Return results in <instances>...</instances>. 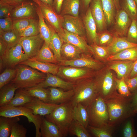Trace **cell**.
I'll return each instance as SVG.
<instances>
[{
	"label": "cell",
	"mask_w": 137,
	"mask_h": 137,
	"mask_svg": "<svg viewBox=\"0 0 137 137\" xmlns=\"http://www.w3.org/2000/svg\"><path fill=\"white\" fill-rule=\"evenodd\" d=\"M112 73L102 76H96L95 79L98 93L104 99L117 93L116 84Z\"/></svg>",
	"instance_id": "30bf717a"
},
{
	"label": "cell",
	"mask_w": 137,
	"mask_h": 137,
	"mask_svg": "<svg viewBox=\"0 0 137 137\" xmlns=\"http://www.w3.org/2000/svg\"><path fill=\"white\" fill-rule=\"evenodd\" d=\"M50 49L49 46L44 42L38 53L32 58L41 62L58 64L59 62Z\"/></svg>",
	"instance_id": "f1b7e54d"
},
{
	"label": "cell",
	"mask_w": 137,
	"mask_h": 137,
	"mask_svg": "<svg viewBox=\"0 0 137 137\" xmlns=\"http://www.w3.org/2000/svg\"><path fill=\"white\" fill-rule=\"evenodd\" d=\"M73 115L74 120L82 125L86 129L89 125V116L87 106L78 104L74 106Z\"/></svg>",
	"instance_id": "f546056e"
},
{
	"label": "cell",
	"mask_w": 137,
	"mask_h": 137,
	"mask_svg": "<svg viewBox=\"0 0 137 137\" xmlns=\"http://www.w3.org/2000/svg\"><path fill=\"white\" fill-rule=\"evenodd\" d=\"M89 125L97 127H108L109 114L104 100L99 95L87 106Z\"/></svg>",
	"instance_id": "5b68a950"
},
{
	"label": "cell",
	"mask_w": 137,
	"mask_h": 137,
	"mask_svg": "<svg viewBox=\"0 0 137 137\" xmlns=\"http://www.w3.org/2000/svg\"><path fill=\"white\" fill-rule=\"evenodd\" d=\"M25 0V1H26V0Z\"/></svg>",
	"instance_id": "003e7915"
},
{
	"label": "cell",
	"mask_w": 137,
	"mask_h": 137,
	"mask_svg": "<svg viewBox=\"0 0 137 137\" xmlns=\"http://www.w3.org/2000/svg\"><path fill=\"white\" fill-rule=\"evenodd\" d=\"M47 5L53 6L54 0H39Z\"/></svg>",
	"instance_id": "94428289"
},
{
	"label": "cell",
	"mask_w": 137,
	"mask_h": 137,
	"mask_svg": "<svg viewBox=\"0 0 137 137\" xmlns=\"http://www.w3.org/2000/svg\"><path fill=\"white\" fill-rule=\"evenodd\" d=\"M21 37L20 34L13 29L5 31H0V38L6 44L7 48L19 42Z\"/></svg>",
	"instance_id": "d590c367"
},
{
	"label": "cell",
	"mask_w": 137,
	"mask_h": 137,
	"mask_svg": "<svg viewBox=\"0 0 137 137\" xmlns=\"http://www.w3.org/2000/svg\"><path fill=\"white\" fill-rule=\"evenodd\" d=\"M58 33L64 42L71 43L78 47L85 54L90 56L93 54L91 47L87 44L84 37L69 32L64 29Z\"/></svg>",
	"instance_id": "5bb4252c"
},
{
	"label": "cell",
	"mask_w": 137,
	"mask_h": 137,
	"mask_svg": "<svg viewBox=\"0 0 137 137\" xmlns=\"http://www.w3.org/2000/svg\"><path fill=\"white\" fill-rule=\"evenodd\" d=\"M73 107L70 100L60 104L51 113L45 115L47 120L57 127L64 137L67 136L69 128L74 120Z\"/></svg>",
	"instance_id": "7a4b0ae2"
},
{
	"label": "cell",
	"mask_w": 137,
	"mask_h": 137,
	"mask_svg": "<svg viewBox=\"0 0 137 137\" xmlns=\"http://www.w3.org/2000/svg\"><path fill=\"white\" fill-rule=\"evenodd\" d=\"M68 133L78 137H90L91 135L84 126L78 121L74 120L68 129Z\"/></svg>",
	"instance_id": "74e56055"
},
{
	"label": "cell",
	"mask_w": 137,
	"mask_h": 137,
	"mask_svg": "<svg viewBox=\"0 0 137 137\" xmlns=\"http://www.w3.org/2000/svg\"><path fill=\"white\" fill-rule=\"evenodd\" d=\"M119 0H115L116 11L121 8L119 4Z\"/></svg>",
	"instance_id": "be15d7a7"
},
{
	"label": "cell",
	"mask_w": 137,
	"mask_h": 137,
	"mask_svg": "<svg viewBox=\"0 0 137 137\" xmlns=\"http://www.w3.org/2000/svg\"><path fill=\"white\" fill-rule=\"evenodd\" d=\"M15 77L11 81L18 89L36 86L43 82L46 73L24 64H19L17 67Z\"/></svg>",
	"instance_id": "3957f363"
},
{
	"label": "cell",
	"mask_w": 137,
	"mask_h": 137,
	"mask_svg": "<svg viewBox=\"0 0 137 137\" xmlns=\"http://www.w3.org/2000/svg\"><path fill=\"white\" fill-rule=\"evenodd\" d=\"M19 89V91L27 95L38 98L45 102H48V93L47 89L35 86Z\"/></svg>",
	"instance_id": "4dcf8cb0"
},
{
	"label": "cell",
	"mask_w": 137,
	"mask_h": 137,
	"mask_svg": "<svg viewBox=\"0 0 137 137\" xmlns=\"http://www.w3.org/2000/svg\"><path fill=\"white\" fill-rule=\"evenodd\" d=\"M80 4V0H65L61 10L65 15L79 17Z\"/></svg>",
	"instance_id": "8d00e7d4"
},
{
	"label": "cell",
	"mask_w": 137,
	"mask_h": 137,
	"mask_svg": "<svg viewBox=\"0 0 137 137\" xmlns=\"http://www.w3.org/2000/svg\"><path fill=\"white\" fill-rule=\"evenodd\" d=\"M74 94L70 100L74 106L78 104L87 106L99 94L96 83L93 77L74 84Z\"/></svg>",
	"instance_id": "277c9868"
},
{
	"label": "cell",
	"mask_w": 137,
	"mask_h": 137,
	"mask_svg": "<svg viewBox=\"0 0 137 137\" xmlns=\"http://www.w3.org/2000/svg\"><path fill=\"white\" fill-rule=\"evenodd\" d=\"M114 79L116 83V89L119 93L125 97H130L132 94L130 91L125 82V79H118L114 77Z\"/></svg>",
	"instance_id": "f6af8a7d"
},
{
	"label": "cell",
	"mask_w": 137,
	"mask_h": 137,
	"mask_svg": "<svg viewBox=\"0 0 137 137\" xmlns=\"http://www.w3.org/2000/svg\"><path fill=\"white\" fill-rule=\"evenodd\" d=\"M110 61L109 68L116 72L118 78H124L125 79L129 78L134 61L126 60Z\"/></svg>",
	"instance_id": "ffe728a7"
},
{
	"label": "cell",
	"mask_w": 137,
	"mask_h": 137,
	"mask_svg": "<svg viewBox=\"0 0 137 137\" xmlns=\"http://www.w3.org/2000/svg\"><path fill=\"white\" fill-rule=\"evenodd\" d=\"M136 20H132L131 24L128 29L127 39L129 41L137 44V26Z\"/></svg>",
	"instance_id": "c3c4849f"
},
{
	"label": "cell",
	"mask_w": 137,
	"mask_h": 137,
	"mask_svg": "<svg viewBox=\"0 0 137 137\" xmlns=\"http://www.w3.org/2000/svg\"><path fill=\"white\" fill-rule=\"evenodd\" d=\"M40 7L43 16L46 22L49 24L57 33L63 28L62 24L63 16L58 14L53 6L46 4L39 0H31Z\"/></svg>",
	"instance_id": "ba28073f"
},
{
	"label": "cell",
	"mask_w": 137,
	"mask_h": 137,
	"mask_svg": "<svg viewBox=\"0 0 137 137\" xmlns=\"http://www.w3.org/2000/svg\"><path fill=\"white\" fill-rule=\"evenodd\" d=\"M0 58L2 60L3 66L10 68H13L17 64L28 59L19 43L7 48Z\"/></svg>",
	"instance_id": "9c48e42d"
},
{
	"label": "cell",
	"mask_w": 137,
	"mask_h": 137,
	"mask_svg": "<svg viewBox=\"0 0 137 137\" xmlns=\"http://www.w3.org/2000/svg\"><path fill=\"white\" fill-rule=\"evenodd\" d=\"M14 7L0 3V18L9 16Z\"/></svg>",
	"instance_id": "816d5d0a"
},
{
	"label": "cell",
	"mask_w": 137,
	"mask_h": 137,
	"mask_svg": "<svg viewBox=\"0 0 137 137\" xmlns=\"http://www.w3.org/2000/svg\"><path fill=\"white\" fill-rule=\"evenodd\" d=\"M58 64L61 66L87 68L93 70L99 69L101 65L98 61L92 58L91 56L84 53L78 58L71 60H63Z\"/></svg>",
	"instance_id": "7c38bea8"
},
{
	"label": "cell",
	"mask_w": 137,
	"mask_h": 137,
	"mask_svg": "<svg viewBox=\"0 0 137 137\" xmlns=\"http://www.w3.org/2000/svg\"><path fill=\"white\" fill-rule=\"evenodd\" d=\"M7 49V46L2 40L0 38V56L2 57L5 53Z\"/></svg>",
	"instance_id": "680465c9"
},
{
	"label": "cell",
	"mask_w": 137,
	"mask_h": 137,
	"mask_svg": "<svg viewBox=\"0 0 137 137\" xmlns=\"http://www.w3.org/2000/svg\"><path fill=\"white\" fill-rule=\"evenodd\" d=\"M35 3L36 5V14L39 18L38 22L40 34L44 42L49 46L51 36L50 28L45 21V19L40 7L37 4Z\"/></svg>",
	"instance_id": "83f0119b"
},
{
	"label": "cell",
	"mask_w": 137,
	"mask_h": 137,
	"mask_svg": "<svg viewBox=\"0 0 137 137\" xmlns=\"http://www.w3.org/2000/svg\"><path fill=\"white\" fill-rule=\"evenodd\" d=\"M40 34L38 21L31 19L28 27L20 35L21 37H27L37 35Z\"/></svg>",
	"instance_id": "7bdbcfd3"
},
{
	"label": "cell",
	"mask_w": 137,
	"mask_h": 137,
	"mask_svg": "<svg viewBox=\"0 0 137 137\" xmlns=\"http://www.w3.org/2000/svg\"><path fill=\"white\" fill-rule=\"evenodd\" d=\"M84 53L83 50L78 47L71 43H63L61 53L63 60H71L79 58Z\"/></svg>",
	"instance_id": "4316f807"
},
{
	"label": "cell",
	"mask_w": 137,
	"mask_h": 137,
	"mask_svg": "<svg viewBox=\"0 0 137 137\" xmlns=\"http://www.w3.org/2000/svg\"><path fill=\"white\" fill-rule=\"evenodd\" d=\"M121 7L132 20H137V5L134 0H123Z\"/></svg>",
	"instance_id": "ab89813d"
},
{
	"label": "cell",
	"mask_w": 137,
	"mask_h": 137,
	"mask_svg": "<svg viewBox=\"0 0 137 137\" xmlns=\"http://www.w3.org/2000/svg\"><path fill=\"white\" fill-rule=\"evenodd\" d=\"M136 25H137V20H136Z\"/></svg>",
	"instance_id": "03108f58"
},
{
	"label": "cell",
	"mask_w": 137,
	"mask_h": 137,
	"mask_svg": "<svg viewBox=\"0 0 137 137\" xmlns=\"http://www.w3.org/2000/svg\"><path fill=\"white\" fill-rule=\"evenodd\" d=\"M32 19H22L12 20V29L20 35L29 25Z\"/></svg>",
	"instance_id": "bcb514c9"
},
{
	"label": "cell",
	"mask_w": 137,
	"mask_h": 137,
	"mask_svg": "<svg viewBox=\"0 0 137 137\" xmlns=\"http://www.w3.org/2000/svg\"><path fill=\"white\" fill-rule=\"evenodd\" d=\"M59 104L46 103L38 98L34 97L30 102L23 106L30 109L35 115L42 116L51 113Z\"/></svg>",
	"instance_id": "2e32d148"
},
{
	"label": "cell",
	"mask_w": 137,
	"mask_h": 137,
	"mask_svg": "<svg viewBox=\"0 0 137 137\" xmlns=\"http://www.w3.org/2000/svg\"><path fill=\"white\" fill-rule=\"evenodd\" d=\"M27 129L18 122L13 126L10 137H26Z\"/></svg>",
	"instance_id": "681fc988"
},
{
	"label": "cell",
	"mask_w": 137,
	"mask_h": 137,
	"mask_svg": "<svg viewBox=\"0 0 137 137\" xmlns=\"http://www.w3.org/2000/svg\"><path fill=\"white\" fill-rule=\"evenodd\" d=\"M63 28L68 31L84 37L85 31L84 25L79 17L68 15L63 16Z\"/></svg>",
	"instance_id": "ac0fdd59"
},
{
	"label": "cell",
	"mask_w": 137,
	"mask_h": 137,
	"mask_svg": "<svg viewBox=\"0 0 137 137\" xmlns=\"http://www.w3.org/2000/svg\"><path fill=\"white\" fill-rule=\"evenodd\" d=\"M130 91L134 92L137 89V75L131 78H128L125 79Z\"/></svg>",
	"instance_id": "f5cc1de1"
},
{
	"label": "cell",
	"mask_w": 137,
	"mask_h": 137,
	"mask_svg": "<svg viewBox=\"0 0 137 137\" xmlns=\"http://www.w3.org/2000/svg\"><path fill=\"white\" fill-rule=\"evenodd\" d=\"M44 41L40 34L35 36L21 37L19 43L28 58L35 56L42 47Z\"/></svg>",
	"instance_id": "8fae6325"
},
{
	"label": "cell",
	"mask_w": 137,
	"mask_h": 137,
	"mask_svg": "<svg viewBox=\"0 0 137 137\" xmlns=\"http://www.w3.org/2000/svg\"><path fill=\"white\" fill-rule=\"evenodd\" d=\"M65 0H54L53 7L56 12L59 14L61 11L63 3Z\"/></svg>",
	"instance_id": "6f0895ef"
},
{
	"label": "cell",
	"mask_w": 137,
	"mask_h": 137,
	"mask_svg": "<svg viewBox=\"0 0 137 137\" xmlns=\"http://www.w3.org/2000/svg\"><path fill=\"white\" fill-rule=\"evenodd\" d=\"M48 26L51 34V40L49 47L59 63L63 59L61 53L62 46L64 42L53 28L46 22Z\"/></svg>",
	"instance_id": "d4e9b609"
},
{
	"label": "cell",
	"mask_w": 137,
	"mask_h": 137,
	"mask_svg": "<svg viewBox=\"0 0 137 137\" xmlns=\"http://www.w3.org/2000/svg\"><path fill=\"white\" fill-rule=\"evenodd\" d=\"M17 71L16 69L7 68L0 75V89L9 83L15 77Z\"/></svg>",
	"instance_id": "b9f144b4"
},
{
	"label": "cell",
	"mask_w": 137,
	"mask_h": 137,
	"mask_svg": "<svg viewBox=\"0 0 137 137\" xmlns=\"http://www.w3.org/2000/svg\"><path fill=\"white\" fill-rule=\"evenodd\" d=\"M0 137H9L13 125L20 120L18 116L12 117L0 116Z\"/></svg>",
	"instance_id": "836d02e7"
},
{
	"label": "cell",
	"mask_w": 137,
	"mask_h": 137,
	"mask_svg": "<svg viewBox=\"0 0 137 137\" xmlns=\"http://www.w3.org/2000/svg\"><path fill=\"white\" fill-rule=\"evenodd\" d=\"M74 84L66 81L59 77L47 73L44 80L36 86L43 88L53 87L59 88L67 91L73 89Z\"/></svg>",
	"instance_id": "44dd1931"
},
{
	"label": "cell",
	"mask_w": 137,
	"mask_h": 137,
	"mask_svg": "<svg viewBox=\"0 0 137 137\" xmlns=\"http://www.w3.org/2000/svg\"><path fill=\"white\" fill-rule=\"evenodd\" d=\"M0 106L7 105L13 98L18 88L11 82L0 89Z\"/></svg>",
	"instance_id": "e575fe53"
},
{
	"label": "cell",
	"mask_w": 137,
	"mask_h": 137,
	"mask_svg": "<svg viewBox=\"0 0 137 137\" xmlns=\"http://www.w3.org/2000/svg\"><path fill=\"white\" fill-rule=\"evenodd\" d=\"M107 25L114 23L116 12L115 0H101Z\"/></svg>",
	"instance_id": "1f68e13d"
},
{
	"label": "cell",
	"mask_w": 137,
	"mask_h": 137,
	"mask_svg": "<svg viewBox=\"0 0 137 137\" xmlns=\"http://www.w3.org/2000/svg\"><path fill=\"white\" fill-rule=\"evenodd\" d=\"M93 54L97 59L104 60L108 58L109 54L106 47L99 46L96 43L91 44L90 45Z\"/></svg>",
	"instance_id": "ee69618b"
},
{
	"label": "cell",
	"mask_w": 137,
	"mask_h": 137,
	"mask_svg": "<svg viewBox=\"0 0 137 137\" xmlns=\"http://www.w3.org/2000/svg\"><path fill=\"white\" fill-rule=\"evenodd\" d=\"M93 70L87 68H79L60 65L57 76L74 84L86 79L93 77Z\"/></svg>",
	"instance_id": "52a82bcc"
},
{
	"label": "cell",
	"mask_w": 137,
	"mask_h": 137,
	"mask_svg": "<svg viewBox=\"0 0 137 137\" xmlns=\"http://www.w3.org/2000/svg\"><path fill=\"white\" fill-rule=\"evenodd\" d=\"M115 21L113 28L115 35L120 37L127 35L132 20L121 8L116 10Z\"/></svg>",
	"instance_id": "4fadbf2b"
},
{
	"label": "cell",
	"mask_w": 137,
	"mask_h": 137,
	"mask_svg": "<svg viewBox=\"0 0 137 137\" xmlns=\"http://www.w3.org/2000/svg\"><path fill=\"white\" fill-rule=\"evenodd\" d=\"M104 100L109 114V127L113 126L127 114H131L130 97H125L117 92Z\"/></svg>",
	"instance_id": "6da1fadb"
},
{
	"label": "cell",
	"mask_w": 137,
	"mask_h": 137,
	"mask_svg": "<svg viewBox=\"0 0 137 137\" xmlns=\"http://www.w3.org/2000/svg\"><path fill=\"white\" fill-rule=\"evenodd\" d=\"M91 3L90 8L97 29L99 32L106 30L107 25L101 0H92Z\"/></svg>",
	"instance_id": "e0dca14e"
},
{
	"label": "cell",
	"mask_w": 137,
	"mask_h": 137,
	"mask_svg": "<svg viewBox=\"0 0 137 137\" xmlns=\"http://www.w3.org/2000/svg\"><path fill=\"white\" fill-rule=\"evenodd\" d=\"M13 20L9 17L0 19V31H5L12 29Z\"/></svg>",
	"instance_id": "f907efd6"
},
{
	"label": "cell",
	"mask_w": 137,
	"mask_h": 137,
	"mask_svg": "<svg viewBox=\"0 0 137 137\" xmlns=\"http://www.w3.org/2000/svg\"><path fill=\"white\" fill-rule=\"evenodd\" d=\"M19 64L26 65L43 73L55 75L57 74L60 66L59 64L41 62L33 58H28Z\"/></svg>",
	"instance_id": "7402d4cb"
},
{
	"label": "cell",
	"mask_w": 137,
	"mask_h": 137,
	"mask_svg": "<svg viewBox=\"0 0 137 137\" xmlns=\"http://www.w3.org/2000/svg\"><path fill=\"white\" fill-rule=\"evenodd\" d=\"M114 33L106 30L97 33L96 44L106 47L111 43L114 36Z\"/></svg>",
	"instance_id": "60d3db41"
},
{
	"label": "cell",
	"mask_w": 137,
	"mask_h": 137,
	"mask_svg": "<svg viewBox=\"0 0 137 137\" xmlns=\"http://www.w3.org/2000/svg\"><path fill=\"white\" fill-rule=\"evenodd\" d=\"M137 59V47L125 49L113 55L109 56L108 61L126 60L133 61Z\"/></svg>",
	"instance_id": "d6a6232c"
},
{
	"label": "cell",
	"mask_w": 137,
	"mask_h": 137,
	"mask_svg": "<svg viewBox=\"0 0 137 137\" xmlns=\"http://www.w3.org/2000/svg\"><path fill=\"white\" fill-rule=\"evenodd\" d=\"M40 133L42 137H63L57 127L54 123L42 117L40 127Z\"/></svg>",
	"instance_id": "484cf974"
},
{
	"label": "cell",
	"mask_w": 137,
	"mask_h": 137,
	"mask_svg": "<svg viewBox=\"0 0 137 137\" xmlns=\"http://www.w3.org/2000/svg\"><path fill=\"white\" fill-rule=\"evenodd\" d=\"M134 1H135V2L136 4L137 5V0H134Z\"/></svg>",
	"instance_id": "e7e4bbea"
},
{
	"label": "cell",
	"mask_w": 137,
	"mask_h": 137,
	"mask_svg": "<svg viewBox=\"0 0 137 137\" xmlns=\"http://www.w3.org/2000/svg\"><path fill=\"white\" fill-rule=\"evenodd\" d=\"M34 98L27 95L18 90L16 92L15 96L6 105L14 107L23 106L30 102Z\"/></svg>",
	"instance_id": "f35d334b"
},
{
	"label": "cell",
	"mask_w": 137,
	"mask_h": 137,
	"mask_svg": "<svg viewBox=\"0 0 137 137\" xmlns=\"http://www.w3.org/2000/svg\"><path fill=\"white\" fill-rule=\"evenodd\" d=\"M135 47H137V44L129 41L126 38L115 35L111 43L106 47L109 55H111L125 49Z\"/></svg>",
	"instance_id": "603a6c76"
},
{
	"label": "cell",
	"mask_w": 137,
	"mask_h": 137,
	"mask_svg": "<svg viewBox=\"0 0 137 137\" xmlns=\"http://www.w3.org/2000/svg\"><path fill=\"white\" fill-rule=\"evenodd\" d=\"M83 4L84 7L88 8L92 0H82Z\"/></svg>",
	"instance_id": "6125c7cd"
},
{
	"label": "cell",
	"mask_w": 137,
	"mask_h": 137,
	"mask_svg": "<svg viewBox=\"0 0 137 137\" xmlns=\"http://www.w3.org/2000/svg\"><path fill=\"white\" fill-rule=\"evenodd\" d=\"M108 127H97L89 125L88 128L92 133L95 137H112L111 133L108 129Z\"/></svg>",
	"instance_id": "7dc6e473"
},
{
	"label": "cell",
	"mask_w": 137,
	"mask_h": 137,
	"mask_svg": "<svg viewBox=\"0 0 137 137\" xmlns=\"http://www.w3.org/2000/svg\"><path fill=\"white\" fill-rule=\"evenodd\" d=\"M35 12L36 4L31 2L25 1L20 5L14 7L9 17L12 20L33 19L34 18Z\"/></svg>",
	"instance_id": "9a60e30c"
},
{
	"label": "cell",
	"mask_w": 137,
	"mask_h": 137,
	"mask_svg": "<svg viewBox=\"0 0 137 137\" xmlns=\"http://www.w3.org/2000/svg\"><path fill=\"white\" fill-rule=\"evenodd\" d=\"M25 0H0V3L15 7L20 5Z\"/></svg>",
	"instance_id": "9f6ffc18"
},
{
	"label": "cell",
	"mask_w": 137,
	"mask_h": 137,
	"mask_svg": "<svg viewBox=\"0 0 137 137\" xmlns=\"http://www.w3.org/2000/svg\"><path fill=\"white\" fill-rule=\"evenodd\" d=\"M137 75V59L134 62L132 70L129 78H131Z\"/></svg>",
	"instance_id": "91938a15"
},
{
	"label": "cell",
	"mask_w": 137,
	"mask_h": 137,
	"mask_svg": "<svg viewBox=\"0 0 137 137\" xmlns=\"http://www.w3.org/2000/svg\"><path fill=\"white\" fill-rule=\"evenodd\" d=\"M48 99L47 103L61 104L71 100L74 94L73 89L64 91L60 88L49 87L47 89Z\"/></svg>",
	"instance_id": "d6986e66"
},
{
	"label": "cell",
	"mask_w": 137,
	"mask_h": 137,
	"mask_svg": "<svg viewBox=\"0 0 137 137\" xmlns=\"http://www.w3.org/2000/svg\"><path fill=\"white\" fill-rule=\"evenodd\" d=\"M23 116L26 117L29 123H32L36 130V137L41 136L40 131L42 117L33 114L30 109L23 106L16 107L7 105L0 106V116L12 117Z\"/></svg>",
	"instance_id": "8992f818"
},
{
	"label": "cell",
	"mask_w": 137,
	"mask_h": 137,
	"mask_svg": "<svg viewBox=\"0 0 137 137\" xmlns=\"http://www.w3.org/2000/svg\"><path fill=\"white\" fill-rule=\"evenodd\" d=\"M83 22L88 39L91 44L96 43L97 28L95 22L92 15L90 7L83 17Z\"/></svg>",
	"instance_id": "cb8c5ba5"
},
{
	"label": "cell",
	"mask_w": 137,
	"mask_h": 137,
	"mask_svg": "<svg viewBox=\"0 0 137 137\" xmlns=\"http://www.w3.org/2000/svg\"><path fill=\"white\" fill-rule=\"evenodd\" d=\"M123 134L124 137H134V134L131 122L129 121L126 124L124 127Z\"/></svg>",
	"instance_id": "db71d44e"
},
{
	"label": "cell",
	"mask_w": 137,
	"mask_h": 137,
	"mask_svg": "<svg viewBox=\"0 0 137 137\" xmlns=\"http://www.w3.org/2000/svg\"><path fill=\"white\" fill-rule=\"evenodd\" d=\"M130 97V108L131 114H137V91Z\"/></svg>",
	"instance_id": "11a10c76"
}]
</instances>
